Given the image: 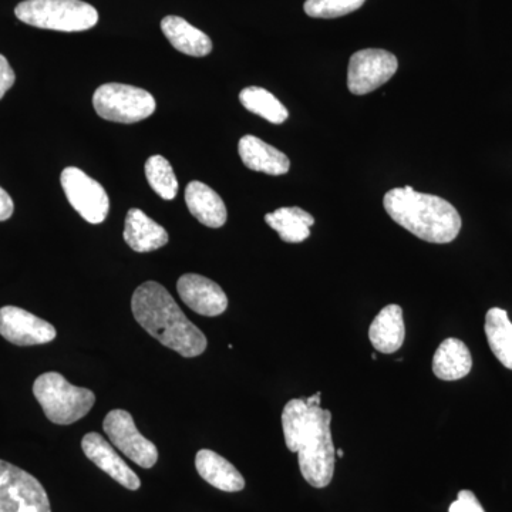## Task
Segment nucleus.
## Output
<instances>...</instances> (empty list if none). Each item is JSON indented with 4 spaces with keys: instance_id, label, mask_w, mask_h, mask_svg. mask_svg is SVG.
I'll return each instance as SVG.
<instances>
[{
    "instance_id": "obj_21",
    "label": "nucleus",
    "mask_w": 512,
    "mask_h": 512,
    "mask_svg": "<svg viewBox=\"0 0 512 512\" xmlns=\"http://www.w3.org/2000/svg\"><path fill=\"white\" fill-rule=\"evenodd\" d=\"M265 222L278 232L282 241L288 244H301L311 237V227L315 218L299 207L279 208L265 215Z\"/></svg>"
},
{
    "instance_id": "obj_15",
    "label": "nucleus",
    "mask_w": 512,
    "mask_h": 512,
    "mask_svg": "<svg viewBox=\"0 0 512 512\" xmlns=\"http://www.w3.org/2000/svg\"><path fill=\"white\" fill-rule=\"evenodd\" d=\"M185 202L192 217L208 228L224 227L228 220V211L224 201L207 184L192 181L185 188Z\"/></svg>"
},
{
    "instance_id": "obj_30",
    "label": "nucleus",
    "mask_w": 512,
    "mask_h": 512,
    "mask_svg": "<svg viewBox=\"0 0 512 512\" xmlns=\"http://www.w3.org/2000/svg\"><path fill=\"white\" fill-rule=\"evenodd\" d=\"M372 359H373V360H376V359H377L376 353H373V355H372Z\"/></svg>"
},
{
    "instance_id": "obj_16",
    "label": "nucleus",
    "mask_w": 512,
    "mask_h": 512,
    "mask_svg": "<svg viewBox=\"0 0 512 512\" xmlns=\"http://www.w3.org/2000/svg\"><path fill=\"white\" fill-rule=\"evenodd\" d=\"M123 237L128 247L136 252L156 251L170 241L168 232L138 208L127 212Z\"/></svg>"
},
{
    "instance_id": "obj_1",
    "label": "nucleus",
    "mask_w": 512,
    "mask_h": 512,
    "mask_svg": "<svg viewBox=\"0 0 512 512\" xmlns=\"http://www.w3.org/2000/svg\"><path fill=\"white\" fill-rule=\"evenodd\" d=\"M322 393L293 399L282 412V429L289 451L298 453L302 477L315 488H325L335 474L336 450L333 446L332 413L322 409Z\"/></svg>"
},
{
    "instance_id": "obj_22",
    "label": "nucleus",
    "mask_w": 512,
    "mask_h": 512,
    "mask_svg": "<svg viewBox=\"0 0 512 512\" xmlns=\"http://www.w3.org/2000/svg\"><path fill=\"white\" fill-rule=\"evenodd\" d=\"M485 335L488 345L501 365L512 370V323L507 311L493 308L485 316Z\"/></svg>"
},
{
    "instance_id": "obj_24",
    "label": "nucleus",
    "mask_w": 512,
    "mask_h": 512,
    "mask_svg": "<svg viewBox=\"0 0 512 512\" xmlns=\"http://www.w3.org/2000/svg\"><path fill=\"white\" fill-rule=\"evenodd\" d=\"M146 177L148 184L158 197L163 200H174L178 192V180L173 167L163 156L148 158L146 163Z\"/></svg>"
},
{
    "instance_id": "obj_4",
    "label": "nucleus",
    "mask_w": 512,
    "mask_h": 512,
    "mask_svg": "<svg viewBox=\"0 0 512 512\" xmlns=\"http://www.w3.org/2000/svg\"><path fill=\"white\" fill-rule=\"evenodd\" d=\"M33 394L47 419L60 426L76 423L90 413L96 403L92 390L73 386L60 373H43L33 384Z\"/></svg>"
},
{
    "instance_id": "obj_26",
    "label": "nucleus",
    "mask_w": 512,
    "mask_h": 512,
    "mask_svg": "<svg viewBox=\"0 0 512 512\" xmlns=\"http://www.w3.org/2000/svg\"><path fill=\"white\" fill-rule=\"evenodd\" d=\"M448 512H485L473 491L463 490L458 493L457 500L448 508Z\"/></svg>"
},
{
    "instance_id": "obj_25",
    "label": "nucleus",
    "mask_w": 512,
    "mask_h": 512,
    "mask_svg": "<svg viewBox=\"0 0 512 512\" xmlns=\"http://www.w3.org/2000/svg\"><path fill=\"white\" fill-rule=\"evenodd\" d=\"M366 0H306L305 13L311 18L335 19L362 8Z\"/></svg>"
},
{
    "instance_id": "obj_23",
    "label": "nucleus",
    "mask_w": 512,
    "mask_h": 512,
    "mask_svg": "<svg viewBox=\"0 0 512 512\" xmlns=\"http://www.w3.org/2000/svg\"><path fill=\"white\" fill-rule=\"evenodd\" d=\"M239 101L245 109L269 123L282 124L288 120L289 113L284 104L262 87L252 86L242 90Z\"/></svg>"
},
{
    "instance_id": "obj_11",
    "label": "nucleus",
    "mask_w": 512,
    "mask_h": 512,
    "mask_svg": "<svg viewBox=\"0 0 512 512\" xmlns=\"http://www.w3.org/2000/svg\"><path fill=\"white\" fill-rule=\"evenodd\" d=\"M0 335L18 346L45 345L56 339L55 326L18 306L0 309Z\"/></svg>"
},
{
    "instance_id": "obj_12",
    "label": "nucleus",
    "mask_w": 512,
    "mask_h": 512,
    "mask_svg": "<svg viewBox=\"0 0 512 512\" xmlns=\"http://www.w3.org/2000/svg\"><path fill=\"white\" fill-rule=\"evenodd\" d=\"M177 291L185 305L198 315L215 318L227 311L228 298L220 285L197 274H185L178 279Z\"/></svg>"
},
{
    "instance_id": "obj_5",
    "label": "nucleus",
    "mask_w": 512,
    "mask_h": 512,
    "mask_svg": "<svg viewBox=\"0 0 512 512\" xmlns=\"http://www.w3.org/2000/svg\"><path fill=\"white\" fill-rule=\"evenodd\" d=\"M15 15L33 28L57 32H84L99 22L97 10L82 0H25Z\"/></svg>"
},
{
    "instance_id": "obj_17",
    "label": "nucleus",
    "mask_w": 512,
    "mask_h": 512,
    "mask_svg": "<svg viewBox=\"0 0 512 512\" xmlns=\"http://www.w3.org/2000/svg\"><path fill=\"white\" fill-rule=\"evenodd\" d=\"M406 338L403 309L399 305L384 306L373 320L369 329V339L373 348L380 353L392 355L402 348Z\"/></svg>"
},
{
    "instance_id": "obj_28",
    "label": "nucleus",
    "mask_w": 512,
    "mask_h": 512,
    "mask_svg": "<svg viewBox=\"0 0 512 512\" xmlns=\"http://www.w3.org/2000/svg\"><path fill=\"white\" fill-rule=\"evenodd\" d=\"M15 211V205L8 192L0 187V222L9 220Z\"/></svg>"
},
{
    "instance_id": "obj_27",
    "label": "nucleus",
    "mask_w": 512,
    "mask_h": 512,
    "mask_svg": "<svg viewBox=\"0 0 512 512\" xmlns=\"http://www.w3.org/2000/svg\"><path fill=\"white\" fill-rule=\"evenodd\" d=\"M16 74L5 56L0 55V100L15 84Z\"/></svg>"
},
{
    "instance_id": "obj_8",
    "label": "nucleus",
    "mask_w": 512,
    "mask_h": 512,
    "mask_svg": "<svg viewBox=\"0 0 512 512\" xmlns=\"http://www.w3.org/2000/svg\"><path fill=\"white\" fill-rule=\"evenodd\" d=\"M60 183L67 200L84 220L90 224H101L106 220L110 200L103 185L76 167L64 168Z\"/></svg>"
},
{
    "instance_id": "obj_9",
    "label": "nucleus",
    "mask_w": 512,
    "mask_h": 512,
    "mask_svg": "<svg viewBox=\"0 0 512 512\" xmlns=\"http://www.w3.org/2000/svg\"><path fill=\"white\" fill-rule=\"evenodd\" d=\"M397 69H399V62L393 53L382 49L359 50L350 57L349 92L356 96L375 92L392 79Z\"/></svg>"
},
{
    "instance_id": "obj_6",
    "label": "nucleus",
    "mask_w": 512,
    "mask_h": 512,
    "mask_svg": "<svg viewBox=\"0 0 512 512\" xmlns=\"http://www.w3.org/2000/svg\"><path fill=\"white\" fill-rule=\"evenodd\" d=\"M93 106L101 119L131 124L150 117L157 104L153 94L140 87L107 83L94 93Z\"/></svg>"
},
{
    "instance_id": "obj_7",
    "label": "nucleus",
    "mask_w": 512,
    "mask_h": 512,
    "mask_svg": "<svg viewBox=\"0 0 512 512\" xmlns=\"http://www.w3.org/2000/svg\"><path fill=\"white\" fill-rule=\"evenodd\" d=\"M0 512H52V507L32 474L0 460Z\"/></svg>"
},
{
    "instance_id": "obj_19",
    "label": "nucleus",
    "mask_w": 512,
    "mask_h": 512,
    "mask_svg": "<svg viewBox=\"0 0 512 512\" xmlns=\"http://www.w3.org/2000/svg\"><path fill=\"white\" fill-rule=\"evenodd\" d=\"M473 369V357L466 343L448 338L441 342L433 357V373L440 380L454 382L463 379Z\"/></svg>"
},
{
    "instance_id": "obj_13",
    "label": "nucleus",
    "mask_w": 512,
    "mask_h": 512,
    "mask_svg": "<svg viewBox=\"0 0 512 512\" xmlns=\"http://www.w3.org/2000/svg\"><path fill=\"white\" fill-rule=\"evenodd\" d=\"M83 453L96 464L104 473L109 474L114 481L126 487L127 490L137 491L141 487L140 478L124 463L123 458L116 453L113 446L99 433H87L82 440Z\"/></svg>"
},
{
    "instance_id": "obj_3",
    "label": "nucleus",
    "mask_w": 512,
    "mask_h": 512,
    "mask_svg": "<svg viewBox=\"0 0 512 512\" xmlns=\"http://www.w3.org/2000/svg\"><path fill=\"white\" fill-rule=\"evenodd\" d=\"M384 210L394 222L431 244H448L458 237L461 217L450 202L413 187L386 192Z\"/></svg>"
},
{
    "instance_id": "obj_18",
    "label": "nucleus",
    "mask_w": 512,
    "mask_h": 512,
    "mask_svg": "<svg viewBox=\"0 0 512 512\" xmlns=\"http://www.w3.org/2000/svg\"><path fill=\"white\" fill-rule=\"evenodd\" d=\"M195 468L201 478L225 493H238L245 488V480L237 468L212 450H200L195 456Z\"/></svg>"
},
{
    "instance_id": "obj_14",
    "label": "nucleus",
    "mask_w": 512,
    "mask_h": 512,
    "mask_svg": "<svg viewBox=\"0 0 512 512\" xmlns=\"http://www.w3.org/2000/svg\"><path fill=\"white\" fill-rule=\"evenodd\" d=\"M239 156L249 170L269 175H284L291 167V161L282 151L269 146L261 138L244 136L238 144Z\"/></svg>"
},
{
    "instance_id": "obj_10",
    "label": "nucleus",
    "mask_w": 512,
    "mask_h": 512,
    "mask_svg": "<svg viewBox=\"0 0 512 512\" xmlns=\"http://www.w3.org/2000/svg\"><path fill=\"white\" fill-rule=\"evenodd\" d=\"M103 429L113 446L141 468H153L158 461V450L153 441L138 431L133 416L126 410H111L103 421Z\"/></svg>"
},
{
    "instance_id": "obj_2",
    "label": "nucleus",
    "mask_w": 512,
    "mask_h": 512,
    "mask_svg": "<svg viewBox=\"0 0 512 512\" xmlns=\"http://www.w3.org/2000/svg\"><path fill=\"white\" fill-rule=\"evenodd\" d=\"M131 311L138 325L161 345L184 357H197L207 349V338L191 322L170 292L158 282L138 286L131 299Z\"/></svg>"
},
{
    "instance_id": "obj_29",
    "label": "nucleus",
    "mask_w": 512,
    "mask_h": 512,
    "mask_svg": "<svg viewBox=\"0 0 512 512\" xmlns=\"http://www.w3.org/2000/svg\"><path fill=\"white\" fill-rule=\"evenodd\" d=\"M336 456H338L339 458H342L343 456H345V451H343V450L336 451Z\"/></svg>"
},
{
    "instance_id": "obj_20",
    "label": "nucleus",
    "mask_w": 512,
    "mask_h": 512,
    "mask_svg": "<svg viewBox=\"0 0 512 512\" xmlns=\"http://www.w3.org/2000/svg\"><path fill=\"white\" fill-rule=\"evenodd\" d=\"M161 30L168 42L184 55L192 57L208 56L212 50L210 37L202 30L194 28L191 23L178 16H167L161 20Z\"/></svg>"
}]
</instances>
